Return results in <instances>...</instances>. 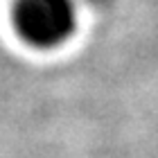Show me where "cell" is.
<instances>
[{
	"label": "cell",
	"instance_id": "6da1fadb",
	"mask_svg": "<svg viewBox=\"0 0 158 158\" xmlns=\"http://www.w3.org/2000/svg\"><path fill=\"white\" fill-rule=\"evenodd\" d=\"M16 32L34 48H56L73 36L77 27L75 0H16Z\"/></svg>",
	"mask_w": 158,
	"mask_h": 158
},
{
	"label": "cell",
	"instance_id": "7a4b0ae2",
	"mask_svg": "<svg viewBox=\"0 0 158 158\" xmlns=\"http://www.w3.org/2000/svg\"><path fill=\"white\" fill-rule=\"evenodd\" d=\"M90 2H95V5H102V2H106V0H90Z\"/></svg>",
	"mask_w": 158,
	"mask_h": 158
}]
</instances>
